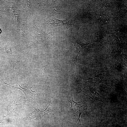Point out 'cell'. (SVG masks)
<instances>
[{"instance_id":"cell-6","label":"cell","mask_w":127,"mask_h":127,"mask_svg":"<svg viewBox=\"0 0 127 127\" xmlns=\"http://www.w3.org/2000/svg\"><path fill=\"white\" fill-rule=\"evenodd\" d=\"M12 75L14 79H15V80L16 81L17 83L19 85V87H20V88L16 87L13 86L12 85L6 83L4 81L2 83L6 84L14 87L20 89L24 93L26 98L27 100H28L30 98H32L34 97L36 95L38 94H37L35 91H33L32 90L31 88L32 87H30V88H29V89H28L23 87H21L20 85L19 84V83L14 78L13 76Z\"/></svg>"},{"instance_id":"cell-1","label":"cell","mask_w":127,"mask_h":127,"mask_svg":"<svg viewBox=\"0 0 127 127\" xmlns=\"http://www.w3.org/2000/svg\"><path fill=\"white\" fill-rule=\"evenodd\" d=\"M70 101L76 121L77 123L79 124L81 123L80 115L87 110V107L84 105L79 102L76 103L73 100Z\"/></svg>"},{"instance_id":"cell-3","label":"cell","mask_w":127,"mask_h":127,"mask_svg":"<svg viewBox=\"0 0 127 127\" xmlns=\"http://www.w3.org/2000/svg\"><path fill=\"white\" fill-rule=\"evenodd\" d=\"M108 77V72L102 71L100 73L96 76L88 79L87 82L90 83H103L106 84Z\"/></svg>"},{"instance_id":"cell-5","label":"cell","mask_w":127,"mask_h":127,"mask_svg":"<svg viewBox=\"0 0 127 127\" xmlns=\"http://www.w3.org/2000/svg\"><path fill=\"white\" fill-rule=\"evenodd\" d=\"M87 94L90 98L94 100L100 101L104 103H105L108 101L107 99L97 93L96 89H88Z\"/></svg>"},{"instance_id":"cell-7","label":"cell","mask_w":127,"mask_h":127,"mask_svg":"<svg viewBox=\"0 0 127 127\" xmlns=\"http://www.w3.org/2000/svg\"><path fill=\"white\" fill-rule=\"evenodd\" d=\"M47 23L50 25L54 26L64 25H69L71 24L69 21L68 20H62L56 18H53L48 20Z\"/></svg>"},{"instance_id":"cell-8","label":"cell","mask_w":127,"mask_h":127,"mask_svg":"<svg viewBox=\"0 0 127 127\" xmlns=\"http://www.w3.org/2000/svg\"><path fill=\"white\" fill-rule=\"evenodd\" d=\"M73 43L75 46L77 51L76 61V65L77 69V62L78 56L83 49L86 48L87 44H82L75 42H73Z\"/></svg>"},{"instance_id":"cell-2","label":"cell","mask_w":127,"mask_h":127,"mask_svg":"<svg viewBox=\"0 0 127 127\" xmlns=\"http://www.w3.org/2000/svg\"><path fill=\"white\" fill-rule=\"evenodd\" d=\"M50 102L49 106L45 110L41 111L38 108H35L34 110L32 112L28 113L27 115V118L29 119H41L45 114L51 111L52 106L50 105Z\"/></svg>"},{"instance_id":"cell-9","label":"cell","mask_w":127,"mask_h":127,"mask_svg":"<svg viewBox=\"0 0 127 127\" xmlns=\"http://www.w3.org/2000/svg\"></svg>"},{"instance_id":"cell-4","label":"cell","mask_w":127,"mask_h":127,"mask_svg":"<svg viewBox=\"0 0 127 127\" xmlns=\"http://www.w3.org/2000/svg\"><path fill=\"white\" fill-rule=\"evenodd\" d=\"M21 106L20 104H16L14 100L11 101L7 108L6 116L14 115L18 114L20 111Z\"/></svg>"}]
</instances>
